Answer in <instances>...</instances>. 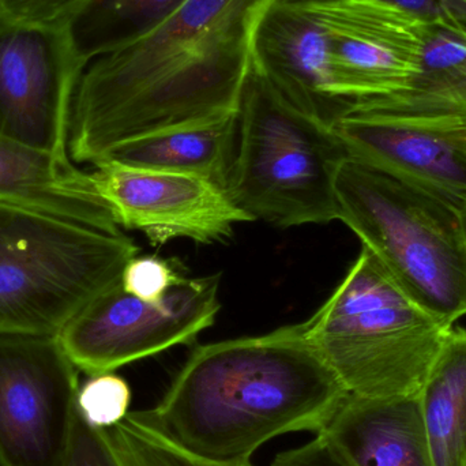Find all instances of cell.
<instances>
[{
    "label": "cell",
    "instance_id": "obj_4",
    "mask_svg": "<svg viewBox=\"0 0 466 466\" xmlns=\"http://www.w3.org/2000/svg\"><path fill=\"white\" fill-rule=\"evenodd\" d=\"M331 127L350 157L466 207V32L430 25L410 86L355 101Z\"/></svg>",
    "mask_w": 466,
    "mask_h": 466
},
{
    "label": "cell",
    "instance_id": "obj_5",
    "mask_svg": "<svg viewBox=\"0 0 466 466\" xmlns=\"http://www.w3.org/2000/svg\"><path fill=\"white\" fill-rule=\"evenodd\" d=\"M138 254L120 228L0 201V334L57 336Z\"/></svg>",
    "mask_w": 466,
    "mask_h": 466
},
{
    "label": "cell",
    "instance_id": "obj_1",
    "mask_svg": "<svg viewBox=\"0 0 466 466\" xmlns=\"http://www.w3.org/2000/svg\"><path fill=\"white\" fill-rule=\"evenodd\" d=\"M276 0H187L144 37L92 60L74 96L68 153L103 161L144 137L238 114L255 33Z\"/></svg>",
    "mask_w": 466,
    "mask_h": 466
},
{
    "label": "cell",
    "instance_id": "obj_7",
    "mask_svg": "<svg viewBox=\"0 0 466 466\" xmlns=\"http://www.w3.org/2000/svg\"><path fill=\"white\" fill-rule=\"evenodd\" d=\"M347 157L330 125L290 106L252 68L227 188L238 209L279 228L339 220L336 177Z\"/></svg>",
    "mask_w": 466,
    "mask_h": 466
},
{
    "label": "cell",
    "instance_id": "obj_10",
    "mask_svg": "<svg viewBox=\"0 0 466 466\" xmlns=\"http://www.w3.org/2000/svg\"><path fill=\"white\" fill-rule=\"evenodd\" d=\"M309 8L328 43L330 95L339 103L391 95L420 74L430 22L388 0H323Z\"/></svg>",
    "mask_w": 466,
    "mask_h": 466
},
{
    "label": "cell",
    "instance_id": "obj_14",
    "mask_svg": "<svg viewBox=\"0 0 466 466\" xmlns=\"http://www.w3.org/2000/svg\"><path fill=\"white\" fill-rule=\"evenodd\" d=\"M348 466H434L418 396L348 394L319 432Z\"/></svg>",
    "mask_w": 466,
    "mask_h": 466
},
{
    "label": "cell",
    "instance_id": "obj_23",
    "mask_svg": "<svg viewBox=\"0 0 466 466\" xmlns=\"http://www.w3.org/2000/svg\"><path fill=\"white\" fill-rule=\"evenodd\" d=\"M63 466H122L103 430L96 429L84 418L78 402Z\"/></svg>",
    "mask_w": 466,
    "mask_h": 466
},
{
    "label": "cell",
    "instance_id": "obj_9",
    "mask_svg": "<svg viewBox=\"0 0 466 466\" xmlns=\"http://www.w3.org/2000/svg\"><path fill=\"white\" fill-rule=\"evenodd\" d=\"M78 374L57 336L0 334V466H63Z\"/></svg>",
    "mask_w": 466,
    "mask_h": 466
},
{
    "label": "cell",
    "instance_id": "obj_6",
    "mask_svg": "<svg viewBox=\"0 0 466 466\" xmlns=\"http://www.w3.org/2000/svg\"><path fill=\"white\" fill-rule=\"evenodd\" d=\"M306 325L348 393L374 399L418 396L451 330L408 298L363 246Z\"/></svg>",
    "mask_w": 466,
    "mask_h": 466
},
{
    "label": "cell",
    "instance_id": "obj_25",
    "mask_svg": "<svg viewBox=\"0 0 466 466\" xmlns=\"http://www.w3.org/2000/svg\"><path fill=\"white\" fill-rule=\"evenodd\" d=\"M284 2L295 3V5H312V3H319L323 0H284Z\"/></svg>",
    "mask_w": 466,
    "mask_h": 466
},
{
    "label": "cell",
    "instance_id": "obj_12",
    "mask_svg": "<svg viewBox=\"0 0 466 466\" xmlns=\"http://www.w3.org/2000/svg\"><path fill=\"white\" fill-rule=\"evenodd\" d=\"M90 179L120 228L144 233L153 244L190 238L223 243L235 227L251 223L227 191L202 177L133 168L112 160L95 164Z\"/></svg>",
    "mask_w": 466,
    "mask_h": 466
},
{
    "label": "cell",
    "instance_id": "obj_16",
    "mask_svg": "<svg viewBox=\"0 0 466 466\" xmlns=\"http://www.w3.org/2000/svg\"><path fill=\"white\" fill-rule=\"evenodd\" d=\"M238 141V114L144 137L116 147L104 160L133 168L202 177L227 191Z\"/></svg>",
    "mask_w": 466,
    "mask_h": 466
},
{
    "label": "cell",
    "instance_id": "obj_15",
    "mask_svg": "<svg viewBox=\"0 0 466 466\" xmlns=\"http://www.w3.org/2000/svg\"><path fill=\"white\" fill-rule=\"evenodd\" d=\"M0 201L120 228L111 208L98 196L90 174L76 168L71 158L33 149L3 136Z\"/></svg>",
    "mask_w": 466,
    "mask_h": 466
},
{
    "label": "cell",
    "instance_id": "obj_11",
    "mask_svg": "<svg viewBox=\"0 0 466 466\" xmlns=\"http://www.w3.org/2000/svg\"><path fill=\"white\" fill-rule=\"evenodd\" d=\"M86 66L68 29L0 19V136L71 158L74 96Z\"/></svg>",
    "mask_w": 466,
    "mask_h": 466
},
{
    "label": "cell",
    "instance_id": "obj_21",
    "mask_svg": "<svg viewBox=\"0 0 466 466\" xmlns=\"http://www.w3.org/2000/svg\"><path fill=\"white\" fill-rule=\"evenodd\" d=\"M183 277L177 263L157 255H136L126 265L120 284L130 295L156 301L163 299Z\"/></svg>",
    "mask_w": 466,
    "mask_h": 466
},
{
    "label": "cell",
    "instance_id": "obj_13",
    "mask_svg": "<svg viewBox=\"0 0 466 466\" xmlns=\"http://www.w3.org/2000/svg\"><path fill=\"white\" fill-rule=\"evenodd\" d=\"M290 106L333 125L348 108L334 100L329 84L328 43L314 14L276 0L255 33L254 66Z\"/></svg>",
    "mask_w": 466,
    "mask_h": 466
},
{
    "label": "cell",
    "instance_id": "obj_17",
    "mask_svg": "<svg viewBox=\"0 0 466 466\" xmlns=\"http://www.w3.org/2000/svg\"><path fill=\"white\" fill-rule=\"evenodd\" d=\"M434 466L466 459V329L454 325L419 393Z\"/></svg>",
    "mask_w": 466,
    "mask_h": 466
},
{
    "label": "cell",
    "instance_id": "obj_3",
    "mask_svg": "<svg viewBox=\"0 0 466 466\" xmlns=\"http://www.w3.org/2000/svg\"><path fill=\"white\" fill-rule=\"evenodd\" d=\"M336 199L339 220L408 298L449 328L466 317V207L350 156Z\"/></svg>",
    "mask_w": 466,
    "mask_h": 466
},
{
    "label": "cell",
    "instance_id": "obj_8",
    "mask_svg": "<svg viewBox=\"0 0 466 466\" xmlns=\"http://www.w3.org/2000/svg\"><path fill=\"white\" fill-rule=\"evenodd\" d=\"M221 276L183 277L160 300L130 295L120 281L78 312L57 334L79 372H115L177 345L215 323Z\"/></svg>",
    "mask_w": 466,
    "mask_h": 466
},
{
    "label": "cell",
    "instance_id": "obj_2",
    "mask_svg": "<svg viewBox=\"0 0 466 466\" xmlns=\"http://www.w3.org/2000/svg\"><path fill=\"white\" fill-rule=\"evenodd\" d=\"M348 394L303 322L199 345L158 404L136 412L197 456L244 462L281 435L319 434Z\"/></svg>",
    "mask_w": 466,
    "mask_h": 466
},
{
    "label": "cell",
    "instance_id": "obj_19",
    "mask_svg": "<svg viewBox=\"0 0 466 466\" xmlns=\"http://www.w3.org/2000/svg\"><path fill=\"white\" fill-rule=\"evenodd\" d=\"M103 431L122 466H254L251 461L223 462L197 456L156 431L137 412H128Z\"/></svg>",
    "mask_w": 466,
    "mask_h": 466
},
{
    "label": "cell",
    "instance_id": "obj_20",
    "mask_svg": "<svg viewBox=\"0 0 466 466\" xmlns=\"http://www.w3.org/2000/svg\"><path fill=\"white\" fill-rule=\"evenodd\" d=\"M76 402L93 427L111 429L130 412L131 389L125 378L115 372L92 375L79 386Z\"/></svg>",
    "mask_w": 466,
    "mask_h": 466
},
{
    "label": "cell",
    "instance_id": "obj_24",
    "mask_svg": "<svg viewBox=\"0 0 466 466\" xmlns=\"http://www.w3.org/2000/svg\"><path fill=\"white\" fill-rule=\"evenodd\" d=\"M270 466H348L320 434L299 448L282 451Z\"/></svg>",
    "mask_w": 466,
    "mask_h": 466
},
{
    "label": "cell",
    "instance_id": "obj_22",
    "mask_svg": "<svg viewBox=\"0 0 466 466\" xmlns=\"http://www.w3.org/2000/svg\"><path fill=\"white\" fill-rule=\"evenodd\" d=\"M92 0H0V19L14 24L68 29Z\"/></svg>",
    "mask_w": 466,
    "mask_h": 466
},
{
    "label": "cell",
    "instance_id": "obj_26",
    "mask_svg": "<svg viewBox=\"0 0 466 466\" xmlns=\"http://www.w3.org/2000/svg\"><path fill=\"white\" fill-rule=\"evenodd\" d=\"M464 466H466V459H465V464H464Z\"/></svg>",
    "mask_w": 466,
    "mask_h": 466
},
{
    "label": "cell",
    "instance_id": "obj_18",
    "mask_svg": "<svg viewBox=\"0 0 466 466\" xmlns=\"http://www.w3.org/2000/svg\"><path fill=\"white\" fill-rule=\"evenodd\" d=\"M187 0H92L68 27L82 60L117 51L147 35Z\"/></svg>",
    "mask_w": 466,
    "mask_h": 466
}]
</instances>
